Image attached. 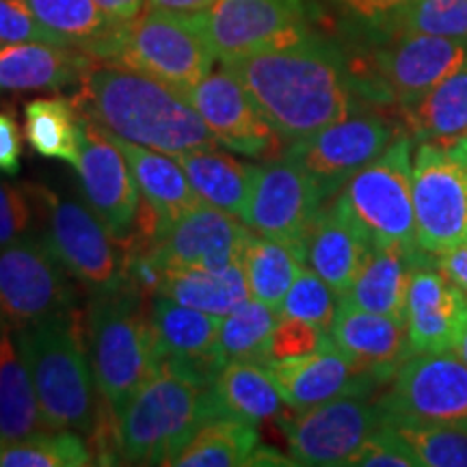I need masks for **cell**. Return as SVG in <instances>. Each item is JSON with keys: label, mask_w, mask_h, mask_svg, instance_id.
<instances>
[{"label": "cell", "mask_w": 467, "mask_h": 467, "mask_svg": "<svg viewBox=\"0 0 467 467\" xmlns=\"http://www.w3.org/2000/svg\"><path fill=\"white\" fill-rule=\"evenodd\" d=\"M221 63L282 143L301 141L358 107L359 87L342 52L314 31Z\"/></svg>", "instance_id": "obj_1"}, {"label": "cell", "mask_w": 467, "mask_h": 467, "mask_svg": "<svg viewBox=\"0 0 467 467\" xmlns=\"http://www.w3.org/2000/svg\"><path fill=\"white\" fill-rule=\"evenodd\" d=\"M72 100L93 126L141 148L169 156L217 148L214 134L182 91L115 63H96Z\"/></svg>", "instance_id": "obj_2"}, {"label": "cell", "mask_w": 467, "mask_h": 467, "mask_svg": "<svg viewBox=\"0 0 467 467\" xmlns=\"http://www.w3.org/2000/svg\"><path fill=\"white\" fill-rule=\"evenodd\" d=\"M14 336L46 429H72L89 437L104 399L93 375L80 307L20 327Z\"/></svg>", "instance_id": "obj_3"}, {"label": "cell", "mask_w": 467, "mask_h": 467, "mask_svg": "<svg viewBox=\"0 0 467 467\" xmlns=\"http://www.w3.org/2000/svg\"><path fill=\"white\" fill-rule=\"evenodd\" d=\"M85 334L98 389L115 413L159 372L150 296L132 279L89 295Z\"/></svg>", "instance_id": "obj_4"}, {"label": "cell", "mask_w": 467, "mask_h": 467, "mask_svg": "<svg viewBox=\"0 0 467 467\" xmlns=\"http://www.w3.org/2000/svg\"><path fill=\"white\" fill-rule=\"evenodd\" d=\"M208 379L169 361L117 413L121 463L169 465L213 418Z\"/></svg>", "instance_id": "obj_5"}, {"label": "cell", "mask_w": 467, "mask_h": 467, "mask_svg": "<svg viewBox=\"0 0 467 467\" xmlns=\"http://www.w3.org/2000/svg\"><path fill=\"white\" fill-rule=\"evenodd\" d=\"M25 186L35 210V234L76 284L98 292L124 282L126 251L85 202L44 184Z\"/></svg>", "instance_id": "obj_6"}, {"label": "cell", "mask_w": 467, "mask_h": 467, "mask_svg": "<svg viewBox=\"0 0 467 467\" xmlns=\"http://www.w3.org/2000/svg\"><path fill=\"white\" fill-rule=\"evenodd\" d=\"M214 58L217 55L210 46L203 14L148 7L121 28L110 63L184 93L213 72Z\"/></svg>", "instance_id": "obj_7"}, {"label": "cell", "mask_w": 467, "mask_h": 467, "mask_svg": "<svg viewBox=\"0 0 467 467\" xmlns=\"http://www.w3.org/2000/svg\"><path fill=\"white\" fill-rule=\"evenodd\" d=\"M413 143L399 132L388 150L358 171L334 200L377 247L420 249L413 213Z\"/></svg>", "instance_id": "obj_8"}, {"label": "cell", "mask_w": 467, "mask_h": 467, "mask_svg": "<svg viewBox=\"0 0 467 467\" xmlns=\"http://www.w3.org/2000/svg\"><path fill=\"white\" fill-rule=\"evenodd\" d=\"M76 307V279L52 258L37 234L0 247V320L11 329Z\"/></svg>", "instance_id": "obj_9"}, {"label": "cell", "mask_w": 467, "mask_h": 467, "mask_svg": "<svg viewBox=\"0 0 467 467\" xmlns=\"http://www.w3.org/2000/svg\"><path fill=\"white\" fill-rule=\"evenodd\" d=\"M396 134V126L383 115L355 109L336 124L288 143L284 156L314 180L327 202L336 197L355 173L381 156Z\"/></svg>", "instance_id": "obj_10"}, {"label": "cell", "mask_w": 467, "mask_h": 467, "mask_svg": "<svg viewBox=\"0 0 467 467\" xmlns=\"http://www.w3.org/2000/svg\"><path fill=\"white\" fill-rule=\"evenodd\" d=\"M377 402L385 422L467 424V364L457 350L411 355Z\"/></svg>", "instance_id": "obj_11"}, {"label": "cell", "mask_w": 467, "mask_h": 467, "mask_svg": "<svg viewBox=\"0 0 467 467\" xmlns=\"http://www.w3.org/2000/svg\"><path fill=\"white\" fill-rule=\"evenodd\" d=\"M290 459L296 465H347L358 448L385 422L379 402L368 394H347L320 402L295 416H282Z\"/></svg>", "instance_id": "obj_12"}, {"label": "cell", "mask_w": 467, "mask_h": 467, "mask_svg": "<svg viewBox=\"0 0 467 467\" xmlns=\"http://www.w3.org/2000/svg\"><path fill=\"white\" fill-rule=\"evenodd\" d=\"M323 206L325 200L314 180L295 161L282 156L255 165L241 221L251 232L288 244L306 262L303 241Z\"/></svg>", "instance_id": "obj_13"}, {"label": "cell", "mask_w": 467, "mask_h": 467, "mask_svg": "<svg viewBox=\"0 0 467 467\" xmlns=\"http://www.w3.org/2000/svg\"><path fill=\"white\" fill-rule=\"evenodd\" d=\"M418 247L429 255L467 241V169L446 150L420 143L413 156Z\"/></svg>", "instance_id": "obj_14"}, {"label": "cell", "mask_w": 467, "mask_h": 467, "mask_svg": "<svg viewBox=\"0 0 467 467\" xmlns=\"http://www.w3.org/2000/svg\"><path fill=\"white\" fill-rule=\"evenodd\" d=\"M203 25L221 61L312 31L306 0H217L203 14Z\"/></svg>", "instance_id": "obj_15"}, {"label": "cell", "mask_w": 467, "mask_h": 467, "mask_svg": "<svg viewBox=\"0 0 467 467\" xmlns=\"http://www.w3.org/2000/svg\"><path fill=\"white\" fill-rule=\"evenodd\" d=\"M249 232L238 217L202 202L186 213L161 241L132 254L145 255L162 273V277L169 271L182 268L221 271L241 262L243 244Z\"/></svg>", "instance_id": "obj_16"}, {"label": "cell", "mask_w": 467, "mask_h": 467, "mask_svg": "<svg viewBox=\"0 0 467 467\" xmlns=\"http://www.w3.org/2000/svg\"><path fill=\"white\" fill-rule=\"evenodd\" d=\"M74 169L87 208L100 219L110 236L126 247L137 230L141 195L124 154L89 119L83 151Z\"/></svg>", "instance_id": "obj_17"}, {"label": "cell", "mask_w": 467, "mask_h": 467, "mask_svg": "<svg viewBox=\"0 0 467 467\" xmlns=\"http://www.w3.org/2000/svg\"><path fill=\"white\" fill-rule=\"evenodd\" d=\"M375 50L377 83L399 107H409L440 85L467 58L465 39L435 35H383Z\"/></svg>", "instance_id": "obj_18"}, {"label": "cell", "mask_w": 467, "mask_h": 467, "mask_svg": "<svg viewBox=\"0 0 467 467\" xmlns=\"http://www.w3.org/2000/svg\"><path fill=\"white\" fill-rule=\"evenodd\" d=\"M219 145L249 159L268 161L282 139L265 119L244 87L223 67L184 91Z\"/></svg>", "instance_id": "obj_19"}, {"label": "cell", "mask_w": 467, "mask_h": 467, "mask_svg": "<svg viewBox=\"0 0 467 467\" xmlns=\"http://www.w3.org/2000/svg\"><path fill=\"white\" fill-rule=\"evenodd\" d=\"M405 327L413 355L454 350L467 329V295L429 260L409 282Z\"/></svg>", "instance_id": "obj_20"}, {"label": "cell", "mask_w": 467, "mask_h": 467, "mask_svg": "<svg viewBox=\"0 0 467 467\" xmlns=\"http://www.w3.org/2000/svg\"><path fill=\"white\" fill-rule=\"evenodd\" d=\"M262 366L275 381L285 405L295 411L334 400L337 396H370L372 389L383 385L379 379L358 370L334 342L303 358L277 359Z\"/></svg>", "instance_id": "obj_21"}, {"label": "cell", "mask_w": 467, "mask_h": 467, "mask_svg": "<svg viewBox=\"0 0 467 467\" xmlns=\"http://www.w3.org/2000/svg\"><path fill=\"white\" fill-rule=\"evenodd\" d=\"M329 336L350 364L381 383L392 381L396 370L413 355L405 323L366 312L342 299Z\"/></svg>", "instance_id": "obj_22"}, {"label": "cell", "mask_w": 467, "mask_h": 467, "mask_svg": "<svg viewBox=\"0 0 467 467\" xmlns=\"http://www.w3.org/2000/svg\"><path fill=\"white\" fill-rule=\"evenodd\" d=\"M150 320L161 364L169 361L213 381L221 370L217 336L223 318L182 306L167 295H154L150 299Z\"/></svg>", "instance_id": "obj_23"}, {"label": "cell", "mask_w": 467, "mask_h": 467, "mask_svg": "<svg viewBox=\"0 0 467 467\" xmlns=\"http://www.w3.org/2000/svg\"><path fill=\"white\" fill-rule=\"evenodd\" d=\"M100 132L124 154L134 182H137L139 195H141V203L154 214L156 227H159L156 241H161L186 213L202 203L186 178L182 165L173 156L162 154V151L141 148V145L124 141L110 132Z\"/></svg>", "instance_id": "obj_24"}, {"label": "cell", "mask_w": 467, "mask_h": 467, "mask_svg": "<svg viewBox=\"0 0 467 467\" xmlns=\"http://www.w3.org/2000/svg\"><path fill=\"white\" fill-rule=\"evenodd\" d=\"M370 247L372 243L366 234L334 200L329 206L320 208L309 225L303 241V258L307 268L344 296L358 277Z\"/></svg>", "instance_id": "obj_25"}, {"label": "cell", "mask_w": 467, "mask_h": 467, "mask_svg": "<svg viewBox=\"0 0 467 467\" xmlns=\"http://www.w3.org/2000/svg\"><path fill=\"white\" fill-rule=\"evenodd\" d=\"M96 58L69 46L22 42L0 46V93L61 91L78 87Z\"/></svg>", "instance_id": "obj_26"}, {"label": "cell", "mask_w": 467, "mask_h": 467, "mask_svg": "<svg viewBox=\"0 0 467 467\" xmlns=\"http://www.w3.org/2000/svg\"><path fill=\"white\" fill-rule=\"evenodd\" d=\"M429 258L431 255L422 249L372 244L358 277L340 299L366 312L383 314L405 323L409 282L420 262Z\"/></svg>", "instance_id": "obj_27"}, {"label": "cell", "mask_w": 467, "mask_h": 467, "mask_svg": "<svg viewBox=\"0 0 467 467\" xmlns=\"http://www.w3.org/2000/svg\"><path fill=\"white\" fill-rule=\"evenodd\" d=\"M213 418H236L262 424L284 416L285 400L258 361H230L208 383Z\"/></svg>", "instance_id": "obj_28"}, {"label": "cell", "mask_w": 467, "mask_h": 467, "mask_svg": "<svg viewBox=\"0 0 467 467\" xmlns=\"http://www.w3.org/2000/svg\"><path fill=\"white\" fill-rule=\"evenodd\" d=\"M48 31L63 46L76 48L98 63H110L126 22H115L96 0H26Z\"/></svg>", "instance_id": "obj_29"}, {"label": "cell", "mask_w": 467, "mask_h": 467, "mask_svg": "<svg viewBox=\"0 0 467 467\" xmlns=\"http://www.w3.org/2000/svg\"><path fill=\"white\" fill-rule=\"evenodd\" d=\"M409 137L448 150L467 134V58L451 76L402 107Z\"/></svg>", "instance_id": "obj_30"}, {"label": "cell", "mask_w": 467, "mask_h": 467, "mask_svg": "<svg viewBox=\"0 0 467 467\" xmlns=\"http://www.w3.org/2000/svg\"><path fill=\"white\" fill-rule=\"evenodd\" d=\"M173 159L182 165L186 178L203 203L225 210L238 219L243 217L255 165L234 159L217 148L191 150Z\"/></svg>", "instance_id": "obj_31"}, {"label": "cell", "mask_w": 467, "mask_h": 467, "mask_svg": "<svg viewBox=\"0 0 467 467\" xmlns=\"http://www.w3.org/2000/svg\"><path fill=\"white\" fill-rule=\"evenodd\" d=\"M87 119L72 98H35L25 104V137L46 159L76 165L83 151Z\"/></svg>", "instance_id": "obj_32"}, {"label": "cell", "mask_w": 467, "mask_h": 467, "mask_svg": "<svg viewBox=\"0 0 467 467\" xmlns=\"http://www.w3.org/2000/svg\"><path fill=\"white\" fill-rule=\"evenodd\" d=\"M42 429L46 426L39 416L37 396L16 347L14 329L0 320V437L7 443Z\"/></svg>", "instance_id": "obj_33"}, {"label": "cell", "mask_w": 467, "mask_h": 467, "mask_svg": "<svg viewBox=\"0 0 467 467\" xmlns=\"http://www.w3.org/2000/svg\"><path fill=\"white\" fill-rule=\"evenodd\" d=\"M156 295H167L182 306L202 309L221 318L251 299L241 262L221 271H206V268L169 271L162 277Z\"/></svg>", "instance_id": "obj_34"}, {"label": "cell", "mask_w": 467, "mask_h": 467, "mask_svg": "<svg viewBox=\"0 0 467 467\" xmlns=\"http://www.w3.org/2000/svg\"><path fill=\"white\" fill-rule=\"evenodd\" d=\"M260 446L258 426L236 418H210L191 441L175 454V467H234L247 465Z\"/></svg>", "instance_id": "obj_35"}, {"label": "cell", "mask_w": 467, "mask_h": 467, "mask_svg": "<svg viewBox=\"0 0 467 467\" xmlns=\"http://www.w3.org/2000/svg\"><path fill=\"white\" fill-rule=\"evenodd\" d=\"M241 266L247 277L251 299L279 309L285 292L306 268V262L288 244L249 232L243 244Z\"/></svg>", "instance_id": "obj_36"}, {"label": "cell", "mask_w": 467, "mask_h": 467, "mask_svg": "<svg viewBox=\"0 0 467 467\" xmlns=\"http://www.w3.org/2000/svg\"><path fill=\"white\" fill-rule=\"evenodd\" d=\"M279 320L275 307L258 299L244 301L221 320L217 336V359L221 368L230 361H258L265 364L273 329Z\"/></svg>", "instance_id": "obj_37"}, {"label": "cell", "mask_w": 467, "mask_h": 467, "mask_svg": "<svg viewBox=\"0 0 467 467\" xmlns=\"http://www.w3.org/2000/svg\"><path fill=\"white\" fill-rule=\"evenodd\" d=\"M96 465L89 440L72 429H42L0 448V467Z\"/></svg>", "instance_id": "obj_38"}, {"label": "cell", "mask_w": 467, "mask_h": 467, "mask_svg": "<svg viewBox=\"0 0 467 467\" xmlns=\"http://www.w3.org/2000/svg\"><path fill=\"white\" fill-rule=\"evenodd\" d=\"M375 33L379 37L420 33L467 42V0H407Z\"/></svg>", "instance_id": "obj_39"}, {"label": "cell", "mask_w": 467, "mask_h": 467, "mask_svg": "<svg viewBox=\"0 0 467 467\" xmlns=\"http://www.w3.org/2000/svg\"><path fill=\"white\" fill-rule=\"evenodd\" d=\"M409 443L422 467H467V424L385 422Z\"/></svg>", "instance_id": "obj_40"}, {"label": "cell", "mask_w": 467, "mask_h": 467, "mask_svg": "<svg viewBox=\"0 0 467 467\" xmlns=\"http://www.w3.org/2000/svg\"><path fill=\"white\" fill-rule=\"evenodd\" d=\"M337 306H340V295L312 268L306 266L295 279V284L290 285V290L285 292L277 312L282 318L307 320V323L329 331Z\"/></svg>", "instance_id": "obj_41"}, {"label": "cell", "mask_w": 467, "mask_h": 467, "mask_svg": "<svg viewBox=\"0 0 467 467\" xmlns=\"http://www.w3.org/2000/svg\"><path fill=\"white\" fill-rule=\"evenodd\" d=\"M350 467H422L416 452L389 424H381L347 461Z\"/></svg>", "instance_id": "obj_42"}, {"label": "cell", "mask_w": 467, "mask_h": 467, "mask_svg": "<svg viewBox=\"0 0 467 467\" xmlns=\"http://www.w3.org/2000/svg\"><path fill=\"white\" fill-rule=\"evenodd\" d=\"M331 336L318 325L307 323L299 318H282L273 329L271 342H268L266 361L303 358V355L317 353V350L329 347Z\"/></svg>", "instance_id": "obj_43"}, {"label": "cell", "mask_w": 467, "mask_h": 467, "mask_svg": "<svg viewBox=\"0 0 467 467\" xmlns=\"http://www.w3.org/2000/svg\"><path fill=\"white\" fill-rule=\"evenodd\" d=\"M35 232V210L25 184L0 180V247Z\"/></svg>", "instance_id": "obj_44"}, {"label": "cell", "mask_w": 467, "mask_h": 467, "mask_svg": "<svg viewBox=\"0 0 467 467\" xmlns=\"http://www.w3.org/2000/svg\"><path fill=\"white\" fill-rule=\"evenodd\" d=\"M22 42H46L63 46L35 17L26 0H0V46Z\"/></svg>", "instance_id": "obj_45"}, {"label": "cell", "mask_w": 467, "mask_h": 467, "mask_svg": "<svg viewBox=\"0 0 467 467\" xmlns=\"http://www.w3.org/2000/svg\"><path fill=\"white\" fill-rule=\"evenodd\" d=\"M22 161V132L14 115L0 110V173L16 175Z\"/></svg>", "instance_id": "obj_46"}, {"label": "cell", "mask_w": 467, "mask_h": 467, "mask_svg": "<svg viewBox=\"0 0 467 467\" xmlns=\"http://www.w3.org/2000/svg\"><path fill=\"white\" fill-rule=\"evenodd\" d=\"M334 3L344 11H348L353 17L364 22V25L370 26L372 31H377L407 0H334Z\"/></svg>", "instance_id": "obj_47"}, {"label": "cell", "mask_w": 467, "mask_h": 467, "mask_svg": "<svg viewBox=\"0 0 467 467\" xmlns=\"http://www.w3.org/2000/svg\"><path fill=\"white\" fill-rule=\"evenodd\" d=\"M435 266L467 295V241L437 254Z\"/></svg>", "instance_id": "obj_48"}, {"label": "cell", "mask_w": 467, "mask_h": 467, "mask_svg": "<svg viewBox=\"0 0 467 467\" xmlns=\"http://www.w3.org/2000/svg\"><path fill=\"white\" fill-rule=\"evenodd\" d=\"M98 7L115 22H130L143 14L148 0H96Z\"/></svg>", "instance_id": "obj_49"}, {"label": "cell", "mask_w": 467, "mask_h": 467, "mask_svg": "<svg viewBox=\"0 0 467 467\" xmlns=\"http://www.w3.org/2000/svg\"><path fill=\"white\" fill-rule=\"evenodd\" d=\"M217 0H148L150 9L178 11V14H206Z\"/></svg>", "instance_id": "obj_50"}, {"label": "cell", "mask_w": 467, "mask_h": 467, "mask_svg": "<svg viewBox=\"0 0 467 467\" xmlns=\"http://www.w3.org/2000/svg\"><path fill=\"white\" fill-rule=\"evenodd\" d=\"M247 465H296L295 461L284 457V454H279L277 451H273V448L268 446H260L255 448L254 454L249 457V463Z\"/></svg>", "instance_id": "obj_51"}, {"label": "cell", "mask_w": 467, "mask_h": 467, "mask_svg": "<svg viewBox=\"0 0 467 467\" xmlns=\"http://www.w3.org/2000/svg\"><path fill=\"white\" fill-rule=\"evenodd\" d=\"M459 353V358L465 361L467 364V329H465V334L461 336V340H459V344H457V348H454Z\"/></svg>", "instance_id": "obj_52"}, {"label": "cell", "mask_w": 467, "mask_h": 467, "mask_svg": "<svg viewBox=\"0 0 467 467\" xmlns=\"http://www.w3.org/2000/svg\"><path fill=\"white\" fill-rule=\"evenodd\" d=\"M5 446V441H3V437H0V448H3Z\"/></svg>", "instance_id": "obj_53"}]
</instances>
